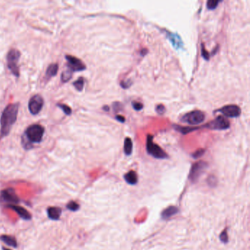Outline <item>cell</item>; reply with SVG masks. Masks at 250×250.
Wrapping results in <instances>:
<instances>
[{
	"mask_svg": "<svg viewBox=\"0 0 250 250\" xmlns=\"http://www.w3.org/2000/svg\"><path fill=\"white\" fill-rule=\"evenodd\" d=\"M0 240H2L7 245L13 247L14 248H17L18 243L14 236H8V235H2V236H0Z\"/></svg>",
	"mask_w": 250,
	"mask_h": 250,
	"instance_id": "cell-16",
	"label": "cell"
},
{
	"mask_svg": "<svg viewBox=\"0 0 250 250\" xmlns=\"http://www.w3.org/2000/svg\"><path fill=\"white\" fill-rule=\"evenodd\" d=\"M44 134V128L38 124H34L29 126L26 130L22 137L24 148L29 149L32 148V143H39L41 142Z\"/></svg>",
	"mask_w": 250,
	"mask_h": 250,
	"instance_id": "cell-2",
	"label": "cell"
},
{
	"mask_svg": "<svg viewBox=\"0 0 250 250\" xmlns=\"http://www.w3.org/2000/svg\"><path fill=\"white\" fill-rule=\"evenodd\" d=\"M133 142L130 137H126L124 141V153L126 156H130L132 153Z\"/></svg>",
	"mask_w": 250,
	"mask_h": 250,
	"instance_id": "cell-18",
	"label": "cell"
},
{
	"mask_svg": "<svg viewBox=\"0 0 250 250\" xmlns=\"http://www.w3.org/2000/svg\"><path fill=\"white\" fill-rule=\"evenodd\" d=\"M132 107L136 111H140L143 109V104L140 102H138V101H134L132 102Z\"/></svg>",
	"mask_w": 250,
	"mask_h": 250,
	"instance_id": "cell-28",
	"label": "cell"
},
{
	"mask_svg": "<svg viewBox=\"0 0 250 250\" xmlns=\"http://www.w3.org/2000/svg\"><path fill=\"white\" fill-rule=\"evenodd\" d=\"M205 151H206L205 149H202V148H201V149H199V150H196V151L193 153L192 157L194 158H195V159H197V158H200L201 156H203V154L205 153Z\"/></svg>",
	"mask_w": 250,
	"mask_h": 250,
	"instance_id": "cell-26",
	"label": "cell"
},
{
	"mask_svg": "<svg viewBox=\"0 0 250 250\" xmlns=\"http://www.w3.org/2000/svg\"><path fill=\"white\" fill-rule=\"evenodd\" d=\"M66 207L69 210H71V211H77V210L79 209L80 206L75 201H70V202L66 205Z\"/></svg>",
	"mask_w": 250,
	"mask_h": 250,
	"instance_id": "cell-21",
	"label": "cell"
},
{
	"mask_svg": "<svg viewBox=\"0 0 250 250\" xmlns=\"http://www.w3.org/2000/svg\"><path fill=\"white\" fill-rule=\"evenodd\" d=\"M1 197L5 202L12 203L11 205L16 204L20 201L14 189L13 188H8L1 191Z\"/></svg>",
	"mask_w": 250,
	"mask_h": 250,
	"instance_id": "cell-11",
	"label": "cell"
},
{
	"mask_svg": "<svg viewBox=\"0 0 250 250\" xmlns=\"http://www.w3.org/2000/svg\"><path fill=\"white\" fill-rule=\"evenodd\" d=\"M206 119L204 112L200 110H194L192 112L186 113L181 118V121L188 123L191 126H196L202 123Z\"/></svg>",
	"mask_w": 250,
	"mask_h": 250,
	"instance_id": "cell-4",
	"label": "cell"
},
{
	"mask_svg": "<svg viewBox=\"0 0 250 250\" xmlns=\"http://www.w3.org/2000/svg\"><path fill=\"white\" fill-rule=\"evenodd\" d=\"M58 70V66L57 64H51L47 68L46 73V77L47 78H51V77H54L57 73Z\"/></svg>",
	"mask_w": 250,
	"mask_h": 250,
	"instance_id": "cell-19",
	"label": "cell"
},
{
	"mask_svg": "<svg viewBox=\"0 0 250 250\" xmlns=\"http://www.w3.org/2000/svg\"><path fill=\"white\" fill-rule=\"evenodd\" d=\"M124 179L128 184L135 185L138 182L137 174L134 171H130L124 175Z\"/></svg>",
	"mask_w": 250,
	"mask_h": 250,
	"instance_id": "cell-17",
	"label": "cell"
},
{
	"mask_svg": "<svg viewBox=\"0 0 250 250\" xmlns=\"http://www.w3.org/2000/svg\"><path fill=\"white\" fill-rule=\"evenodd\" d=\"M166 35H167V38L169 40V42L172 43V45L175 49L178 50L180 49V48H183L184 44H183V40H182L181 38H180V36L178 34L167 31L166 32Z\"/></svg>",
	"mask_w": 250,
	"mask_h": 250,
	"instance_id": "cell-12",
	"label": "cell"
},
{
	"mask_svg": "<svg viewBox=\"0 0 250 250\" xmlns=\"http://www.w3.org/2000/svg\"><path fill=\"white\" fill-rule=\"evenodd\" d=\"M115 118H116L117 121L120 122V123H124V122L126 121V119H125L124 116H123V115H116Z\"/></svg>",
	"mask_w": 250,
	"mask_h": 250,
	"instance_id": "cell-30",
	"label": "cell"
},
{
	"mask_svg": "<svg viewBox=\"0 0 250 250\" xmlns=\"http://www.w3.org/2000/svg\"><path fill=\"white\" fill-rule=\"evenodd\" d=\"M104 109H106V110H107V111H108L109 108L107 107H104Z\"/></svg>",
	"mask_w": 250,
	"mask_h": 250,
	"instance_id": "cell-31",
	"label": "cell"
},
{
	"mask_svg": "<svg viewBox=\"0 0 250 250\" xmlns=\"http://www.w3.org/2000/svg\"><path fill=\"white\" fill-rule=\"evenodd\" d=\"M220 240L223 243H227L228 241V236L227 232V229H225L222 233L220 234Z\"/></svg>",
	"mask_w": 250,
	"mask_h": 250,
	"instance_id": "cell-27",
	"label": "cell"
},
{
	"mask_svg": "<svg viewBox=\"0 0 250 250\" xmlns=\"http://www.w3.org/2000/svg\"><path fill=\"white\" fill-rule=\"evenodd\" d=\"M18 104H13L8 105L3 111L0 119L1 123V131H0V138L7 136L13 123L17 119L18 111Z\"/></svg>",
	"mask_w": 250,
	"mask_h": 250,
	"instance_id": "cell-1",
	"label": "cell"
},
{
	"mask_svg": "<svg viewBox=\"0 0 250 250\" xmlns=\"http://www.w3.org/2000/svg\"><path fill=\"white\" fill-rule=\"evenodd\" d=\"M58 107H59V108H61L62 109V111L64 112V113L66 114V115H70V114H71V109L70 108V107H68V106L67 105H65V104H57Z\"/></svg>",
	"mask_w": 250,
	"mask_h": 250,
	"instance_id": "cell-25",
	"label": "cell"
},
{
	"mask_svg": "<svg viewBox=\"0 0 250 250\" xmlns=\"http://www.w3.org/2000/svg\"><path fill=\"white\" fill-rule=\"evenodd\" d=\"M73 85L77 90L81 91L83 89V87H84V85H85V79L82 77H80L78 80L73 82Z\"/></svg>",
	"mask_w": 250,
	"mask_h": 250,
	"instance_id": "cell-20",
	"label": "cell"
},
{
	"mask_svg": "<svg viewBox=\"0 0 250 250\" xmlns=\"http://www.w3.org/2000/svg\"><path fill=\"white\" fill-rule=\"evenodd\" d=\"M207 167V163L202 161H199L193 164L189 174L190 180L193 182H196Z\"/></svg>",
	"mask_w": 250,
	"mask_h": 250,
	"instance_id": "cell-7",
	"label": "cell"
},
{
	"mask_svg": "<svg viewBox=\"0 0 250 250\" xmlns=\"http://www.w3.org/2000/svg\"><path fill=\"white\" fill-rule=\"evenodd\" d=\"M47 214L48 217L51 220H59L60 218L62 210L60 208L58 207H49L47 209Z\"/></svg>",
	"mask_w": 250,
	"mask_h": 250,
	"instance_id": "cell-14",
	"label": "cell"
},
{
	"mask_svg": "<svg viewBox=\"0 0 250 250\" xmlns=\"http://www.w3.org/2000/svg\"><path fill=\"white\" fill-rule=\"evenodd\" d=\"M43 106V99L39 95L32 96L29 102V112L32 115H37L40 112Z\"/></svg>",
	"mask_w": 250,
	"mask_h": 250,
	"instance_id": "cell-9",
	"label": "cell"
},
{
	"mask_svg": "<svg viewBox=\"0 0 250 250\" xmlns=\"http://www.w3.org/2000/svg\"><path fill=\"white\" fill-rule=\"evenodd\" d=\"M202 47H201V53H202V57L204 58L206 60H208L209 57H210V54L209 52L206 49V47H205V45L203 43H202Z\"/></svg>",
	"mask_w": 250,
	"mask_h": 250,
	"instance_id": "cell-24",
	"label": "cell"
},
{
	"mask_svg": "<svg viewBox=\"0 0 250 250\" xmlns=\"http://www.w3.org/2000/svg\"><path fill=\"white\" fill-rule=\"evenodd\" d=\"M20 54L19 51H18L16 48H12L8 54L7 56V60H8V66L12 73L16 76V77H19V68L18 67V62L19 61Z\"/></svg>",
	"mask_w": 250,
	"mask_h": 250,
	"instance_id": "cell-5",
	"label": "cell"
},
{
	"mask_svg": "<svg viewBox=\"0 0 250 250\" xmlns=\"http://www.w3.org/2000/svg\"><path fill=\"white\" fill-rule=\"evenodd\" d=\"M220 3V1H217V0H209L207 2V8L209 10H214L217 8L219 4Z\"/></svg>",
	"mask_w": 250,
	"mask_h": 250,
	"instance_id": "cell-23",
	"label": "cell"
},
{
	"mask_svg": "<svg viewBox=\"0 0 250 250\" xmlns=\"http://www.w3.org/2000/svg\"><path fill=\"white\" fill-rule=\"evenodd\" d=\"M217 112H221L225 116L227 117H237L240 116L241 110L238 105L236 104H230V105H226L225 107H221Z\"/></svg>",
	"mask_w": 250,
	"mask_h": 250,
	"instance_id": "cell-10",
	"label": "cell"
},
{
	"mask_svg": "<svg viewBox=\"0 0 250 250\" xmlns=\"http://www.w3.org/2000/svg\"><path fill=\"white\" fill-rule=\"evenodd\" d=\"M178 211L179 210L177 207L169 206L163 210L162 213H161V217H162L163 219H167L175 216V214H177Z\"/></svg>",
	"mask_w": 250,
	"mask_h": 250,
	"instance_id": "cell-15",
	"label": "cell"
},
{
	"mask_svg": "<svg viewBox=\"0 0 250 250\" xmlns=\"http://www.w3.org/2000/svg\"><path fill=\"white\" fill-rule=\"evenodd\" d=\"M147 152L149 155L158 159H166L168 158V155L162 148L153 142V137L148 134L147 137L146 144Z\"/></svg>",
	"mask_w": 250,
	"mask_h": 250,
	"instance_id": "cell-3",
	"label": "cell"
},
{
	"mask_svg": "<svg viewBox=\"0 0 250 250\" xmlns=\"http://www.w3.org/2000/svg\"><path fill=\"white\" fill-rule=\"evenodd\" d=\"M230 124V122L225 117L218 116L216 119L213 120L210 123H207L202 128L205 127L212 130H226L229 128Z\"/></svg>",
	"mask_w": 250,
	"mask_h": 250,
	"instance_id": "cell-6",
	"label": "cell"
},
{
	"mask_svg": "<svg viewBox=\"0 0 250 250\" xmlns=\"http://www.w3.org/2000/svg\"><path fill=\"white\" fill-rule=\"evenodd\" d=\"M66 58L68 61L67 66L68 68V70H70V71H81L86 69L85 63L79 58L71 56V55H66Z\"/></svg>",
	"mask_w": 250,
	"mask_h": 250,
	"instance_id": "cell-8",
	"label": "cell"
},
{
	"mask_svg": "<svg viewBox=\"0 0 250 250\" xmlns=\"http://www.w3.org/2000/svg\"><path fill=\"white\" fill-rule=\"evenodd\" d=\"M2 249H3V250H10V249H9L5 248V247H2Z\"/></svg>",
	"mask_w": 250,
	"mask_h": 250,
	"instance_id": "cell-32",
	"label": "cell"
},
{
	"mask_svg": "<svg viewBox=\"0 0 250 250\" xmlns=\"http://www.w3.org/2000/svg\"><path fill=\"white\" fill-rule=\"evenodd\" d=\"M8 208H11L12 210H14L16 214L23 219L30 220L32 219V216H31L30 213L27 210H26L25 208L21 207V206H16V205H8Z\"/></svg>",
	"mask_w": 250,
	"mask_h": 250,
	"instance_id": "cell-13",
	"label": "cell"
},
{
	"mask_svg": "<svg viewBox=\"0 0 250 250\" xmlns=\"http://www.w3.org/2000/svg\"><path fill=\"white\" fill-rule=\"evenodd\" d=\"M165 107L162 104H158V106H156V112L158 114V115H163V114L165 112Z\"/></svg>",
	"mask_w": 250,
	"mask_h": 250,
	"instance_id": "cell-29",
	"label": "cell"
},
{
	"mask_svg": "<svg viewBox=\"0 0 250 250\" xmlns=\"http://www.w3.org/2000/svg\"><path fill=\"white\" fill-rule=\"evenodd\" d=\"M72 73L73 72L70 71V70H67L66 71H64L62 73V77H61V79L63 82H66L68 80L70 79V78L72 77Z\"/></svg>",
	"mask_w": 250,
	"mask_h": 250,
	"instance_id": "cell-22",
	"label": "cell"
}]
</instances>
